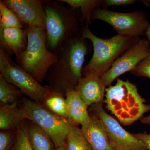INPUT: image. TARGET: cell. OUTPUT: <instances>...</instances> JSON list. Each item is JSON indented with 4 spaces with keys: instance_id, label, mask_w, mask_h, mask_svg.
Segmentation results:
<instances>
[{
    "instance_id": "obj_1",
    "label": "cell",
    "mask_w": 150,
    "mask_h": 150,
    "mask_svg": "<svg viewBox=\"0 0 150 150\" xmlns=\"http://www.w3.org/2000/svg\"><path fill=\"white\" fill-rule=\"evenodd\" d=\"M87 52L85 39L81 35L65 43L57 53V62L48 71V88L64 96L68 90L74 89L83 77V66Z\"/></svg>"
},
{
    "instance_id": "obj_2",
    "label": "cell",
    "mask_w": 150,
    "mask_h": 150,
    "mask_svg": "<svg viewBox=\"0 0 150 150\" xmlns=\"http://www.w3.org/2000/svg\"><path fill=\"white\" fill-rule=\"evenodd\" d=\"M106 108L125 126L142 118L150 110V105L138 92L135 85L129 81L118 79L115 85L105 89Z\"/></svg>"
},
{
    "instance_id": "obj_3",
    "label": "cell",
    "mask_w": 150,
    "mask_h": 150,
    "mask_svg": "<svg viewBox=\"0 0 150 150\" xmlns=\"http://www.w3.org/2000/svg\"><path fill=\"white\" fill-rule=\"evenodd\" d=\"M60 1L43 2L45 11L46 46L57 53L68 41L81 35L79 19Z\"/></svg>"
},
{
    "instance_id": "obj_4",
    "label": "cell",
    "mask_w": 150,
    "mask_h": 150,
    "mask_svg": "<svg viewBox=\"0 0 150 150\" xmlns=\"http://www.w3.org/2000/svg\"><path fill=\"white\" fill-rule=\"evenodd\" d=\"M24 29L27 35V46L16 57L17 64L40 83L57 62L58 55L47 48L45 30L28 25H25Z\"/></svg>"
},
{
    "instance_id": "obj_5",
    "label": "cell",
    "mask_w": 150,
    "mask_h": 150,
    "mask_svg": "<svg viewBox=\"0 0 150 150\" xmlns=\"http://www.w3.org/2000/svg\"><path fill=\"white\" fill-rule=\"evenodd\" d=\"M81 37L90 40L94 50L93 56L83 67V73L100 76L106 72L115 60L139 38L118 34L110 38H100L92 33L86 25L81 29Z\"/></svg>"
},
{
    "instance_id": "obj_6",
    "label": "cell",
    "mask_w": 150,
    "mask_h": 150,
    "mask_svg": "<svg viewBox=\"0 0 150 150\" xmlns=\"http://www.w3.org/2000/svg\"><path fill=\"white\" fill-rule=\"evenodd\" d=\"M21 102L19 107L25 119L31 121L48 134L57 148L66 144L71 126L68 120L29 98H23Z\"/></svg>"
},
{
    "instance_id": "obj_7",
    "label": "cell",
    "mask_w": 150,
    "mask_h": 150,
    "mask_svg": "<svg viewBox=\"0 0 150 150\" xmlns=\"http://www.w3.org/2000/svg\"><path fill=\"white\" fill-rule=\"evenodd\" d=\"M0 75L16 86L28 98L41 103L50 89L43 86L11 60L5 50L0 47Z\"/></svg>"
},
{
    "instance_id": "obj_8",
    "label": "cell",
    "mask_w": 150,
    "mask_h": 150,
    "mask_svg": "<svg viewBox=\"0 0 150 150\" xmlns=\"http://www.w3.org/2000/svg\"><path fill=\"white\" fill-rule=\"evenodd\" d=\"M92 20L105 22L110 24L118 34L135 38L145 34L150 24L146 14L140 11L121 13L98 8L94 11Z\"/></svg>"
},
{
    "instance_id": "obj_9",
    "label": "cell",
    "mask_w": 150,
    "mask_h": 150,
    "mask_svg": "<svg viewBox=\"0 0 150 150\" xmlns=\"http://www.w3.org/2000/svg\"><path fill=\"white\" fill-rule=\"evenodd\" d=\"M94 115L102 123L110 145L116 150H148L142 141L126 131L117 120L105 111L102 103L91 105Z\"/></svg>"
},
{
    "instance_id": "obj_10",
    "label": "cell",
    "mask_w": 150,
    "mask_h": 150,
    "mask_svg": "<svg viewBox=\"0 0 150 150\" xmlns=\"http://www.w3.org/2000/svg\"><path fill=\"white\" fill-rule=\"evenodd\" d=\"M150 52V43L147 39L139 38L121 56L115 60L106 72L102 76L105 85L111 86L121 75L132 71Z\"/></svg>"
},
{
    "instance_id": "obj_11",
    "label": "cell",
    "mask_w": 150,
    "mask_h": 150,
    "mask_svg": "<svg viewBox=\"0 0 150 150\" xmlns=\"http://www.w3.org/2000/svg\"><path fill=\"white\" fill-rule=\"evenodd\" d=\"M1 2L13 11L23 24L45 30V11L42 1L4 0Z\"/></svg>"
},
{
    "instance_id": "obj_12",
    "label": "cell",
    "mask_w": 150,
    "mask_h": 150,
    "mask_svg": "<svg viewBox=\"0 0 150 150\" xmlns=\"http://www.w3.org/2000/svg\"><path fill=\"white\" fill-rule=\"evenodd\" d=\"M78 82L74 89L88 106L102 103L105 96V87L102 76L88 73Z\"/></svg>"
},
{
    "instance_id": "obj_13",
    "label": "cell",
    "mask_w": 150,
    "mask_h": 150,
    "mask_svg": "<svg viewBox=\"0 0 150 150\" xmlns=\"http://www.w3.org/2000/svg\"><path fill=\"white\" fill-rule=\"evenodd\" d=\"M82 131L93 150H116L110 145L102 123L95 115L81 126Z\"/></svg>"
},
{
    "instance_id": "obj_14",
    "label": "cell",
    "mask_w": 150,
    "mask_h": 150,
    "mask_svg": "<svg viewBox=\"0 0 150 150\" xmlns=\"http://www.w3.org/2000/svg\"><path fill=\"white\" fill-rule=\"evenodd\" d=\"M68 113V121L71 125L83 126L89 122L88 106L74 89L68 90L65 94Z\"/></svg>"
},
{
    "instance_id": "obj_15",
    "label": "cell",
    "mask_w": 150,
    "mask_h": 150,
    "mask_svg": "<svg viewBox=\"0 0 150 150\" xmlns=\"http://www.w3.org/2000/svg\"><path fill=\"white\" fill-rule=\"evenodd\" d=\"M0 40L1 46L11 51L16 57L25 51L27 46V35L24 28L0 29Z\"/></svg>"
},
{
    "instance_id": "obj_16",
    "label": "cell",
    "mask_w": 150,
    "mask_h": 150,
    "mask_svg": "<svg viewBox=\"0 0 150 150\" xmlns=\"http://www.w3.org/2000/svg\"><path fill=\"white\" fill-rule=\"evenodd\" d=\"M23 112L17 103L1 104L0 107V129L3 131L18 130L23 125Z\"/></svg>"
},
{
    "instance_id": "obj_17",
    "label": "cell",
    "mask_w": 150,
    "mask_h": 150,
    "mask_svg": "<svg viewBox=\"0 0 150 150\" xmlns=\"http://www.w3.org/2000/svg\"><path fill=\"white\" fill-rule=\"evenodd\" d=\"M26 125L28 137L33 150H53L54 144L48 134L33 123Z\"/></svg>"
},
{
    "instance_id": "obj_18",
    "label": "cell",
    "mask_w": 150,
    "mask_h": 150,
    "mask_svg": "<svg viewBox=\"0 0 150 150\" xmlns=\"http://www.w3.org/2000/svg\"><path fill=\"white\" fill-rule=\"evenodd\" d=\"M66 3L72 8L79 9L81 13V20L85 22L86 25L91 24L92 16L95 10L102 6L103 1L98 0H59Z\"/></svg>"
},
{
    "instance_id": "obj_19",
    "label": "cell",
    "mask_w": 150,
    "mask_h": 150,
    "mask_svg": "<svg viewBox=\"0 0 150 150\" xmlns=\"http://www.w3.org/2000/svg\"><path fill=\"white\" fill-rule=\"evenodd\" d=\"M41 104L51 112L68 121L67 102L62 94L50 89Z\"/></svg>"
},
{
    "instance_id": "obj_20",
    "label": "cell",
    "mask_w": 150,
    "mask_h": 150,
    "mask_svg": "<svg viewBox=\"0 0 150 150\" xmlns=\"http://www.w3.org/2000/svg\"><path fill=\"white\" fill-rule=\"evenodd\" d=\"M66 145L67 150H93L81 129L74 125L71 126Z\"/></svg>"
},
{
    "instance_id": "obj_21",
    "label": "cell",
    "mask_w": 150,
    "mask_h": 150,
    "mask_svg": "<svg viewBox=\"0 0 150 150\" xmlns=\"http://www.w3.org/2000/svg\"><path fill=\"white\" fill-rule=\"evenodd\" d=\"M21 91L16 86L10 83L0 75V101L1 104L16 103Z\"/></svg>"
},
{
    "instance_id": "obj_22",
    "label": "cell",
    "mask_w": 150,
    "mask_h": 150,
    "mask_svg": "<svg viewBox=\"0 0 150 150\" xmlns=\"http://www.w3.org/2000/svg\"><path fill=\"white\" fill-rule=\"evenodd\" d=\"M10 28H24V24L16 14L0 2V29Z\"/></svg>"
},
{
    "instance_id": "obj_23",
    "label": "cell",
    "mask_w": 150,
    "mask_h": 150,
    "mask_svg": "<svg viewBox=\"0 0 150 150\" xmlns=\"http://www.w3.org/2000/svg\"><path fill=\"white\" fill-rule=\"evenodd\" d=\"M15 142L12 150H33L30 144L25 124L17 130Z\"/></svg>"
},
{
    "instance_id": "obj_24",
    "label": "cell",
    "mask_w": 150,
    "mask_h": 150,
    "mask_svg": "<svg viewBox=\"0 0 150 150\" xmlns=\"http://www.w3.org/2000/svg\"><path fill=\"white\" fill-rule=\"evenodd\" d=\"M131 72L136 76L150 79V52L148 56Z\"/></svg>"
},
{
    "instance_id": "obj_25",
    "label": "cell",
    "mask_w": 150,
    "mask_h": 150,
    "mask_svg": "<svg viewBox=\"0 0 150 150\" xmlns=\"http://www.w3.org/2000/svg\"><path fill=\"white\" fill-rule=\"evenodd\" d=\"M13 141L14 136L11 133L7 131H1L0 150H12Z\"/></svg>"
},
{
    "instance_id": "obj_26",
    "label": "cell",
    "mask_w": 150,
    "mask_h": 150,
    "mask_svg": "<svg viewBox=\"0 0 150 150\" xmlns=\"http://www.w3.org/2000/svg\"><path fill=\"white\" fill-rule=\"evenodd\" d=\"M136 2L134 0H105L103 1L102 6L105 8L110 6L129 5Z\"/></svg>"
},
{
    "instance_id": "obj_27",
    "label": "cell",
    "mask_w": 150,
    "mask_h": 150,
    "mask_svg": "<svg viewBox=\"0 0 150 150\" xmlns=\"http://www.w3.org/2000/svg\"><path fill=\"white\" fill-rule=\"evenodd\" d=\"M133 134L146 145L148 150H150V134L144 133Z\"/></svg>"
},
{
    "instance_id": "obj_28",
    "label": "cell",
    "mask_w": 150,
    "mask_h": 150,
    "mask_svg": "<svg viewBox=\"0 0 150 150\" xmlns=\"http://www.w3.org/2000/svg\"><path fill=\"white\" fill-rule=\"evenodd\" d=\"M141 122L143 124H146L150 126V115L141 118Z\"/></svg>"
},
{
    "instance_id": "obj_29",
    "label": "cell",
    "mask_w": 150,
    "mask_h": 150,
    "mask_svg": "<svg viewBox=\"0 0 150 150\" xmlns=\"http://www.w3.org/2000/svg\"><path fill=\"white\" fill-rule=\"evenodd\" d=\"M145 34L147 40L150 43V24L149 25V27L146 30Z\"/></svg>"
},
{
    "instance_id": "obj_30",
    "label": "cell",
    "mask_w": 150,
    "mask_h": 150,
    "mask_svg": "<svg viewBox=\"0 0 150 150\" xmlns=\"http://www.w3.org/2000/svg\"><path fill=\"white\" fill-rule=\"evenodd\" d=\"M56 150H67L66 145H63L62 146L59 147L57 148Z\"/></svg>"
},
{
    "instance_id": "obj_31",
    "label": "cell",
    "mask_w": 150,
    "mask_h": 150,
    "mask_svg": "<svg viewBox=\"0 0 150 150\" xmlns=\"http://www.w3.org/2000/svg\"><path fill=\"white\" fill-rule=\"evenodd\" d=\"M143 3L146 5V6H150V1H142Z\"/></svg>"
},
{
    "instance_id": "obj_32",
    "label": "cell",
    "mask_w": 150,
    "mask_h": 150,
    "mask_svg": "<svg viewBox=\"0 0 150 150\" xmlns=\"http://www.w3.org/2000/svg\"></svg>"
}]
</instances>
